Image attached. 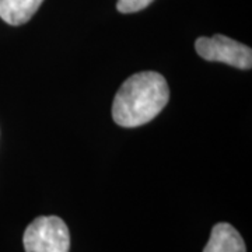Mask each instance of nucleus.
<instances>
[{
  "label": "nucleus",
  "instance_id": "f257e3e1",
  "mask_svg": "<svg viewBox=\"0 0 252 252\" xmlns=\"http://www.w3.org/2000/svg\"><path fill=\"white\" fill-rule=\"evenodd\" d=\"M168 99L170 89L162 74L136 73L119 87L112 102V118L119 126L137 127L153 121Z\"/></svg>",
  "mask_w": 252,
  "mask_h": 252
},
{
  "label": "nucleus",
  "instance_id": "39448f33",
  "mask_svg": "<svg viewBox=\"0 0 252 252\" xmlns=\"http://www.w3.org/2000/svg\"><path fill=\"white\" fill-rule=\"evenodd\" d=\"M44 0H0V18L10 26H23L39 9Z\"/></svg>",
  "mask_w": 252,
  "mask_h": 252
},
{
  "label": "nucleus",
  "instance_id": "f03ea898",
  "mask_svg": "<svg viewBox=\"0 0 252 252\" xmlns=\"http://www.w3.org/2000/svg\"><path fill=\"white\" fill-rule=\"evenodd\" d=\"M23 243L26 252H69L70 234L58 216H41L28 225Z\"/></svg>",
  "mask_w": 252,
  "mask_h": 252
},
{
  "label": "nucleus",
  "instance_id": "20e7f679",
  "mask_svg": "<svg viewBox=\"0 0 252 252\" xmlns=\"http://www.w3.org/2000/svg\"><path fill=\"white\" fill-rule=\"evenodd\" d=\"M203 252H247L241 234L228 223H217Z\"/></svg>",
  "mask_w": 252,
  "mask_h": 252
},
{
  "label": "nucleus",
  "instance_id": "7ed1b4c3",
  "mask_svg": "<svg viewBox=\"0 0 252 252\" xmlns=\"http://www.w3.org/2000/svg\"><path fill=\"white\" fill-rule=\"evenodd\" d=\"M198 55L209 62H223L238 69H251L252 49L225 35L200 36L195 42Z\"/></svg>",
  "mask_w": 252,
  "mask_h": 252
},
{
  "label": "nucleus",
  "instance_id": "423d86ee",
  "mask_svg": "<svg viewBox=\"0 0 252 252\" xmlns=\"http://www.w3.org/2000/svg\"><path fill=\"white\" fill-rule=\"evenodd\" d=\"M150 3H153V0H118L117 9L118 11L127 14L146 9Z\"/></svg>",
  "mask_w": 252,
  "mask_h": 252
}]
</instances>
